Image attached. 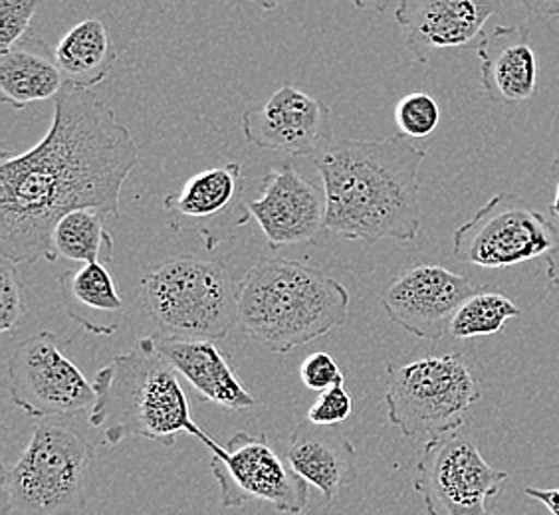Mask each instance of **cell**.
Instances as JSON below:
<instances>
[{
	"label": "cell",
	"instance_id": "6da1fadb",
	"mask_svg": "<svg viewBox=\"0 0 559 515\" xmlns=\"http://www.w3.org/2000/svg\"><path fill=\"white\" fill-rule=\"evenodd\" d=\"M141 163L140 145L116 109L92 89L66 84L55 118L33 149L0 159V254L14 264L58 260L62 216L96 208L119 220L121 189Z\"/></svg>",
	"mask_w": 559,
	"mask_h": 515
},
{
	"label": "cell",
	"instance_id": "7a4b0ae2",
	"mask_svg": "<svg viewBox=\"0 0 559 515\" xmlns=\"http://www.w3.org/2000/svg\"><path fill=\"white\" fill-rule=\"evenodd\" d=\"M427 151L405 135L342 140L318 159L325 196V230L377 244L419 237V171Z\"/></svg>",
	"mask_w": 559,
	"mask_h": 515
},
{
	"label": "cell",
	"instance_id": "3957f363",
	"mask_svg": "<svg viewBox=\"0 0 559 515\" xmlns=\"http://www.w3.org/2000/svg\"><path fill=\"white\" fill-rule=\"evenodd\" d=\"M179 373L163 357L151 337L140 339L128 354L111 359L94 376L96 403L90 424L104 432V442L116 446L128 439H147L171 448L177 434H191L209 451H223L205 430L197 427L191 403Z\"/></svg>",
	"mask_w": 559,
	"mask_h": 515
},
{
	"label": "cell",
	"instance_id": "277c9868",
	"mask_svg": "<svg viewBox=\"0 0 559 515\" xmlns=\"http://www.w3.org/2000/svg\"><path fill=\"white\" fill-rule=\"evenodd\" d=\"M237 296L238 327L272 354H292L349 318L344 284L300 260H262L238 282Z\"/></svg>",
	"mask_w": 559,
	"mask_h": 515
},
{
	"label": "cell",
	"instance_id": "5b68a950",
	"mask_svg": "<svg viewBox=\"0 0 559 515\" xmlns=\"http://www.w3.org/2000/svg\"><path fill=\"white\" fill-rule=\"evenodd\" d=\"M238 286L225 264L175 256L147 270L141 300L159 333L179 339L223 342L238 325Z\"/></svg>",
	"mask_w": 559,
	"mask_h": 515
},
{
	"label": "cell",
	"instance_id": "8992f818",
	"mask_svg": "<svg viewBox=\"0 0 559 515\" xmlns=\"http://www.w3.org/2000/svg\"><path fill=\"white\" fill-rule=\"evenodd\" d=\"M92 448L70 427L36 424L21 458L2 466V515H80Z\"/></svg>",
	"mask_w": 559,
	"mask_h": 515
},
{
	"label": "cell",
	"instance_id": "52a82bcc",
	"mask_svg": "<svg viewBox=\"0 0 559 515\" xmlns=\"http://www.w3.org/2000/svg\"><path fill=\"white\" fill-rule=\"evenodd\" d=\"M389 422L409 439H437L464 427L483 386L461 354L429 355L385 367Z\"/></svg>",
	"mask_w": 559,
	"mask_h": 515
},
{
	"label": "cell",
	"instance_id": "ba28073f",
	"mask_svg": "<svg viewBox=\"0 0 559 515\" xmlns=\"http://www.w3.org/2000/svg\"><path fill=\"white\" fill-rule=\"evenodd\" d=\"M559 226L512 193H498L452 235V254L464 264L500 270L546 258Z\"/></svg>",
	"mask_w": 559,
	"mask_h": 515
},
{
	"label": "cell",
	"instance_id": "9c48e42d",
	"mask_svg": "<svg viewBox=\"0 0 559 515\" xmlns=\"http://www.w3.org/2000/svg\"><path fill=\"white\" fill-rule=\"evenodd\" d=\"M510 474L486 462L459 430L430 439L417 462L415 490L429 515H495L488 502Z\"/></svg>",
	"mask_w": 559,
	"mask_h": 515
},
{
	"label": "cell",
	"instance_id": "30bf717a",
	"mask_svg": "<svg viewBox=\"0 0 559 515\" xmlns=\"http://www.w3.org/2000/svg\"><path fill=\"white\" fill-rule=\"evenodd\" d=\"M12 403L33 419L92 412L94 383L66 357L55 333L40 332L14 347L7 363Z\"/></svg>",
	"mask_w": 559,
	"mask_h": 515
},
{
	"label": "cell",
	"instance_id": "8fae6325",
	"mask_svg": "<svg viewBox=\"0 0 559 515\" xmlns=\"http://www.w3.org/2000/svg\"><path fill=\"white\" fill-rule=\"evenodd\" d=\"M211 470L223 507L262 502L280 514L298 515L310 500V483L294 472L290 462L280 458L266 434L237 432L223 451L213 454Z\"/></svg>",
	"mask_w": 559,
	"mask_h": 515
},
{
	"label": "cell",
	"instance_id": "7c38bea8",
	"mask_svg": "<svg viewBox=\"0 0 559 515\" xmlns=\"http://www.w3.org/2000/svg\"><path fill=\"white\" fill-rule=\"evenodd\" d=\"M468 279L439 266L417 264L401 272L381 294V308L401 330L427 342L449 335L456 310L474 294Z\"/></svg>",
	"mask_w": 559,
	"mask_h": 515
},
{
	"label": "cell",
	"instance_id": "4fadbf2b",
	"mask_svg": "<svg viewBox=\"0 0 559 515\" xmlns=\"http://www.w3.org/2000/svg\"><path fill=\"white\" fill-rule=\"evenodd\" d=\"M242 133L259 149L310 157L332 145V111L322 99L286 84L260 106L245 111Z\"/></svg>",
	"mask_w": 559,
	"mask_h": 515
},
{
	"label": "cell",
	"instance_id": "5bb4252c",
	"mask_svg": "<svg viewBox=\"0 0 559 515\" xmlns=\"http://www.w3.org/2000/svg\"><path fill=\"white\" fill-rule=\"evenodd\" d=\"M245 204L272 250L312 242L325 230V196L292 163L266 172L260 199Z\"/></svg>",
	"mask_w": 559,
	"mask_h": 515
},
{
	"label": "cell",
	"instance_id": "9a60e30c",
	"mask_svg": "<svg viewBox=\"0 0 559 515\" xmlns=\"http://www.w3.org/2000/svg\"><path fill=\"white\" fill-rule=\"evenodd\" d=\"M500 7V0H401L395 21L417 62L427 64L439 50L480 40Z\"/></svg>",
	"mask_w": 559,
	"mask_h": 515
},
{
	"label": "cell",
	"instance_id": "2e32d148",
	"mask_svg": "<svg viewBox=\"0 0 559 515\" xmlns=\"http://www.w3.org/2000/svg\"><path fill=\"white\" fill-rule=\"evenodd\" d=\"M151 344L185 376L203 400L230 412H247L257 400L238 379L228 355L221 351L216 342L179 339L163 333L151 335Z\"/></svg>",
	"mask_w": 559,
	"mask_h": 515
},
{
	"label": "cell",
	"instance_id": "e0dca14e",
	"mask_svg": "<svg viewBox=\"0 0 559 515\" xmlns=\"http://www.w3.org/2000/svg\"><path fill=\"white\" fill-rule=\"evenodd\" d=\"M480 80L492 104L510 106L532 99L538 87V60L526 26L500 24L478 40Z\"/></svg>",
	"mask_w": 559,
	"mask_h": 515
},
{
	"label": "cell",
	"instance_id": "ac0fdd59",
	"mask_svg": "<svg viewBox=\"0 0 559 515\" xmlns=\"http://www.w3.org/2000/svg\"><path fill=\"white\" fill-rule=\"evenodd\" d=\"M330 429L332 427H318L304 420L292 432L286 452L294 472L316 486L325 502H334L357 478L354 442Z\"/></svg>",
	"mask_w": 559,
	"mask_h": 515
},
{
	"label": "cell",
	"instance_id": "d6986e66",
	"mask_svg": "<svg viewBox=\"0 0 559 515\" xmlns=\"http://www.w3.org/2000/svg\"><path fill=\"white\" fill-rule=\"evenodd\" d=\"M242 189V165L225 163L193 175L179 193L167 194L163 206L173 228L191 226L203 232V223L233 208L247 211V204L240 203Z\"/></svg>",
	"mask_w": 559,
	"mask_h": 515
},
{
	"label": "cell",
	"instance_id": "ffe728a7",
	"mask_svg": "<svg viewBox=\"0 0 559 515\" xmlns=\"http://www.w3.org/2000/svg\"><path fill=\"white\" fill-rule=\"evenodd\" d=\"M60 290L64 298L66 312L75 323L86 327L87 332L104 335L96 315L102 318L109 332H118V327L106 322V318L116 315L121 320L126 303L119 296L108 264L90 262L80 268L68 270L60 276Z\"/></svg>",
	"mask_w": 559,
	"mask_h": 515
},
{
	"label": "cell",
	"instance_id": "44dd1931",
	"mask_svg": "<svg viewBox=\"0 0 559 515\" xmlns=\"http://www.w3.org/2000/svg\"><path fill=\"white\" fill-rule=\"evenodd\" d=\"M116 48L106 24L99 19L78 22L56 46L55 62L66 84L92 89L108 77L116 64Z\"/></svg>",
	"mask_w": 559,
	"mask_h": 515
},
{
	"label": "cell",
	"instance_id": "7402d4cb",
	"mask_svg": "<svg viewBox=\"0 0 559 515\" xmlns=\"http://www.w3.org/2000/svg\"><path fill=\"white\" fill-rule=\"evenodd\" d=\"M66 80L62 70L46 56L26 48L0 55V101L14 109L60 96Z\"/></svg>",
	"mask_w": 559,
	"mask_h": 515
},
{
	"label": "cell",
	"instance_id": "603a6c76",
	"mask_svg": "<svg viewBox=\"0 0 559 515\" xmlns=\"http://www.w3.org/2000/svg\"><path fill=\"white\" fill-rule=\"evenodd\" d=\"M106 220L96 208H80L62 216L52 237L56 254L72 262H104L109 266L114 260V237Z\"/></svg>",
	"mask_w": 559,
	"mask_h": 515
},
{
	"label": "cell",
	"instance_id": "cb8c5ba5",
	"mask_svg": "<svg viewBox=\"0 0 559 515\" xmlns=\"http://www.w3.org/2000/svg\"><path fill=\"white\" fill-rule=\"evenodd\" d=\"M522 310L500 290L474 291L463 301L449 325V337L468 342L474 337H490L502 332L506 323L520 318Z\"/></svg>",
	"mask_w": 559,
	"mask_h": 515
},
{
	"label": "cell",
	"instance_id": "d4e9b609",
	"mask_svg": "<svg viewBox=\"0 0 559 515\" xmlns=\"http://www.w3.org/2000/svg\"><path fill=\"white\" fill-rule=\"evenodd\" d=\"M395 123L401 135H405L407 140H425L439 128L441 109L435 97L425 92H415L399 99L395 106Z\"/></svg>",
	"mask_w": 559,
	"mask_h": 515
},
{
	"label": "cell",
	"instance_id": "484cf974",
	"mask_svg": "<svg viewBox=\"0 0 559 515\" xmlns=\"http://www.w3.org/2000/svg\"><path fill=\"white\" fill-rule=\"evenodd\" d=\"M40 0H0V50L16 48L28 33Z\"/></svg>",
	"mask_w": 559,
	"mask_h": 515
},
{
	"label": "cell",
	"instance_id": "4316f807",
	"mask_svg": "<svg viewBox=\"0 0 559 515\" xmlns=\"http://www.w3.org/2000/svg\"><path fill=\"white\" fill-rule=\"evenodd\" d=\"M24 290L21 278L16 274V264L2 258L0 264V332H11L26 313Z\"/></svg>",
	"mask_w": 559,
	"mask_h": 515
},
{
	"label": "cell",
	"instance_id": "83f0119b",
	"mask_svg": "<svg viewBox=\"0 0 559 515\" xmlns=\"http://www.w3.org/2000/svg\"><path fill=\"white\" fill-rule=\"evenodd\" d=\"M352 410H354V398L345 388L344 381L318 395L312 408L308 410V420L318 427H335L349 419Z\"/></svg>",
	"mask_w": 559,
	"mask_h": 515
},
{
	"label": "cell",
	"instance_id": "f1b7e54d",
	"mask_svg": "<svg viewBox=\"0 0 559 515\" xmlns=\"http://www.w3.org/2000/svg\"><path fill=\"white\" fill-rule=\"evenodd\" d=\"M300 381L306 388L323 393L337 383H344L345 375L332 355L316 351L304 359L300 366Z\"/></svg>",
	"mask_w": 559,
	"mask_h": 515
},
{
	"label": "cell",
	"instance_id": "f546056e",
	"mask_svg": "<svg viewBox=\"0 0 559 515\" xmlns=\"http://www.w3.org/2000/svg\"><path fill=\"white\" fill-rule=\"evenodd\" d=\"M526 495L538 500L539 504L544 505L551 515H559V488H536L530 486L524 490Z\"/></svg>",
	"mask_w": 559,
	"mask_h": 515
},
{
	"label": "cell",
	"instance_id": "4dcf8cb0",
	"mask_svg": "<svg viewBox=\"0 0 559 515\" xmlns=\"http://www.w3.org/2000/svg\"><path fill=\"white\" fill-rule=\"evenodd\" d=\"M524 4L527 11L536 12L539 16H559V0H516Z\"/></svg>",
	"mask_w": 559,
	"mask_h": 515
},
{
	"label": "cell",
	"instance_id": "1f68e13d",
	"mask_svg": "<svg viewBox=\"0 0 559 515\" xmlns=\"http://www.w3.org/2000/svg\"><path fill=\"white\" fill-rule=\"evenodd\" d=\"M548 179L556 187V196L549 206V213H551V220L559 226V155H556V159L549 165Z\"/></svg>",
	"mask_w": 559,
	"mask_h": 515
},
{
	"label": "cell",
	"instance_id": "d6a6232c",
	"mask_svg": "<svg viewBox=\"0 0 559 515\" xmlns=\"http://www.w3.org/2000/svg\"><path fill=\"white\" fill-rule=\"evenodd\" d=\"M546 264H548L549 282H551L556 288H559V228L556 247L551 248V252L546 256Z\"/></svg>",
	"mask_w": 559,
	"mask_h": 515
},
{
	"label": "cell",
	"instance_id": "836d02e7",
	"mask_svg": "<svg viewBox=\"0 0 559 515\" xmlns=\"http://www.w3.org/2000/svg\"><path fill=\"white\" fill-rule=\"evenodd\" d=\"M359 9H373V11H385L389 0H354Z\"/></svg>",
	"mask_w": 559,
	"mask_h": 515
},
{
	"label": "cell",
	"instance_id": "e575fe53",
	"mask_svg": "<svg viewBox=\"0 0 559 515\" xmlns=\"http://www.w3.org/2000/svg\"><path fill=\"white\" fill-rule=\"evenodd\" d=\"M252 2H257L260 9H264V11H274V9H278L282 4L290 2V0H252Z\"/></svg>",
	"mask_w": 559,
	"mask_h": 515
},
{
	"label": "cell",
	"instance_id": "d590c367",
	"mask_svg": "<svg viewBox=\"0 0 559 515\" xmlns=\"http://www.w3.org/2000/svg\"><path fill=\"white\" fill-rule=\"evenodd\" d=\"M549 468H558V470H559V464H558V466H549Z\"/></svg>",
	"mask_w": 559,
	"mask_h": 515
}]
</instances>
